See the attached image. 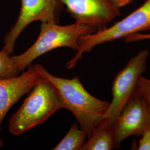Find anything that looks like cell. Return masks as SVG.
Returning a JSON list of instances; mask_svg holds the SVG:
<instances>
[{
	"label": "cell",
	"mask_w": 150,
	"mask_h": 150,
	"mask_svg": "<svg viewBox=\"0 0 150 150\" xmlns=\"http://www.w3.org/2000/svg\"><path fill=\"white\" fill-rule=\"evenodd\" d=\"M33 66L41 79L54 86L64 108L72 113L89 138L101 123L110 102L92 96L85 88L78 76L71 79L61 78L50 74L41 64Z\"/></svg>",
	"instance_id": "6da1fadb"
},
{
	"label": "cell",
	"mask_w": 150,
	"mask_h": 150,
	"mask_svg": "<svg viewBox=\"0 0 150 150\" xmlns=\"http://www.w3.org/2000/svg\"><path fill=\"white\" fill-rule=\"evenodd\" d=\"M61 108L64 106L58 93L49 82L42 79L10 118L9 131L15 136L22 134L44 123Z\"/></svg>",
	"instance_id": "7a4b0ae2"
},
{
	"label": "cell",
	"mask_w": 150,
	"mask_h": 150,
	"mask_svg": "<svg viewBox=\"0 0 150 150\" xmlns=\"http://www.w3.org/2000/svg\"><path fill=\"white\" fill-rule=\"evenodd\" d=\"M96 31L95 27L76 22L66 26L41 22L40 33L35 43L23 54L12 56V59L20 74L35 59L54 49L67 47L77 51L79 38Z\"/></svg>",
	"instance_id": "3957f363"
},
{
	"label": "cell",
	"mask_w": 150,
	"mask_h": 150,
	"mask_svg": "<svg viewBox=\"0 0 150 150\" xmlns=\"http://www.w3.org/2000/svg\"><path fill=\"white\" fill-rule=\"evenodd\" d=\"M148 30H150V0H146L138 8L111 27L81 36L78 40L79 48L76 54L66 64V67L69 70L74 68L83 54L91 52L97 46Z\"/></svg>",
	"instance_id": "277c9868"
},
{
	"label": "cell",
	"mask_w": 150,
	"mask_h": 150,
	"mask_svg": "<svg viewBox=\"0 0 150 150\" xmlns=\"http://www.w3.org/2000/svg\"><path fill=\"white\" fill-rule=\"evenodd\" d=\"M149 56L147 50L140 51L115 76L112 85V99L99 126L112 127L133 95L139 77L146 71Z\"/></svg>",
	"instance_id": "5b68a950"
},
{
	"label": "cell",
	"mask_w": 150,
	"mask_h": 150,
	"mask_svg": "<svg viewBox=\"0 0 150 150\" xmlns=\"http://www.w3.org/2000/svg\"><path fill=\"white\" fill-rule=\"evenodd\" d=\"M64 6L60 0H21L16 22L6 33L2 50L11 54L16 40L23 30L33 22L58 23Z\"/></svg>",
	"instance_id": "8992f818"
},
{
	"label": "cell",
	"mask_w": 150,
	"mask_h": 150,
	"mask_svg": "<svg viewBox=\"0 0 150 150\" xmlns=\"http://www.w3.org/2000/svg\"><path fill=\"white\" fill-rule=\"evenodd\" d=\"M150 125V111L137 87L111 127L115 149L130 136L139 137Z\"/></svg>",
	"instance_id": "52a82bcc"
},
{
	"label": "cell",
	"mask_w": 150,
	"mask_h": 150,
	"mask_svg": "<svg viewBox=\"0 0 150 150\" xmlns=\"http://www.w3.org/2000/svg\"><path fill=\"white\" fill-rule=\"evenodd\" d=\"M75 22L90 25L97 31L121 15L112 0H60Z\"/></svg>",
	"instance_id": "ba28073f"
},
{
	"label": "cell",
	"mask_w": 150,
	"mask_h": 150,
	"mask_svg": "<svg viewBox=\"0 0 150 150\" xmlns=\"http://www.w3.org/2000/svg\"><path fill=\"white\" fill-rule=\"evenodd\" d=\"M20 76L0 80V132L6 115L20 98L42 80L33 64Z\"/></svg>",
	"instance_id": "9c48e42d"
},
{
	"label": "cell",
	"mask_w": 150,
	"mask_h": 150,
	"mask_svg": "<svg viewBox=\"0 0 150 150\" xmlns=\"http://www.w3.org/2000/svg\"><path fill=\"white\" fill-rule=\"evenodd\" d=\"M114 149L112 128L98 126L85 141L81 150H112Z\"/></svg>",
	"instance_id": "30bf717a"
},
{
	"label": "cell",
	"mask_w": 150,
	"mask_h": 150,
	"mask_svg": "<svg viewBox=\"0 0 150 150\" xmlns=\"http://www.w3.org/2000/svg\"><path fill=\"white\" fill-rule=\"evenodd\" d=\"M87 134L76 123H74L64 138L52 150H81Z\"/></svg>",
	"instance_id": "8fae6325"
},
{
	"label": "cell",
	"mask_w": 150,
	"mask_h": 150,
	"mask_svg": "<svg viewBox=\"0 0 150 150\" xmlns=\"http://www.w3.org/2000/svg\"><path fill=\"white\" fill-rule=\"evenodd\" d=\"M18 74L12 56L2 50L0 51V80L16 77Z\"/></svg>",
	"instance_id": "7c38bea8"
},
{
	"label": "cell",
	"mask_w": 150,
	"mask_h": 150,
	"mask_svg": "<svg viewBox=\"0 0 150 150\" xmlns=\"http://www.w3.org/2000/svg\"><path fill=\"white\" fill-rule=\"evenodd\" d=\"M137 88L143 97L150 111V79L142 75L137 81Z\"/></svg>",
	"instance_id": "4fadbf2b"
},
{
	"label": "cell",
	"mask_w": 150,
	"mask_h": 150,
	"mask_svg": "<svg viewBox=\"0 0 150 150\" xmlns=\"http://www.w3.org/2000/svg\"><path fill=\"white\" fill-rule=\"evenodd\" d=\"M138 150H150V125L141 135L139 141Z\"/></svg>",
	"instance_id": "5bb4252c"
},
{
	"label": "cell",
	"mask_w": 150,
	"mask_h": 150,
	"mask_svg": "<svg viewBox=\"0 0 150 150\" xmlns=\"http://www.w3.org/2000/svg\"><path fill=\"white\" fill-rule=\"evenodd\" d=\"M124 39L126 43H132L144 40H150V33H142L141 32H137L131 35Z\"/></svg>",
	"instance_id": "9a60e30c"
},
{
	"label": "cell",
	"mask_w": 150,
	"mask_h": 150,
	"mask_svg": "<svg viewBox=\"0 0 150 150\" xmlns=\"http://www.w3.org/2000/svg\"><path fill=\"white\" fill-rule=\"evenodd\" d=\"M3 146H4V142L2 139H0V148L3 147Z\"/></svg>",
	"instance_id": "2e32d148"
}]
</instances>
